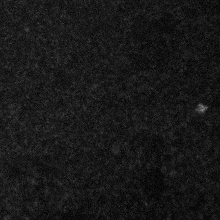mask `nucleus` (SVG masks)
Instances as JSON below:
<instances>
[{
	"mask_svg": "<svg viewBox=\"0 0 220 220\" xmlns=\"http://www.w3.org/2000/svg\"><path fill=\"white\" fill-rule=\"evenodd\" d=\"M208 107L203 103H199L197 105L196 111L199 114H203L208 110Z\"/></svg>",
	"mask_w": 220,
	"mask_h": 220,
	"instance_id": "nucleus-1",
	"label": "nucleus"
}]
</instances>
